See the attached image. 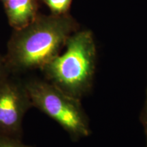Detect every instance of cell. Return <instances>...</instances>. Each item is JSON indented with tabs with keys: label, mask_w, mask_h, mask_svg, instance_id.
<instances>
[{
	"label": "cell",
	"mask_w": 147,
	"mask_h": 147,
	"mask_svg": "<svg viewBox=\"0 0 147 147\" xmlns=\"http://www.w3.org/2000/svg\"><path fill=\"white\" fill-rule=\"evenodd\" d=\"M78 27L76 21L65 14L38 15L26 27L14 29L5 55L12 73L41 69L60 54Z\"/></svg>",
	"instance_id": "6da1fadb"
},
{
	"label": "cell",
	"mask_w": 147,
	"mask_h": 147,
	"mask_svg": "<svg viewBox=\"0 0 147 147\" xmlns=\"http://www.w3.org/2000/svg\"><path fill=\"white\" fill-rule=\"evenodd\" d=\"M65 51L40 69L44 79L66 94L81 100L91 90L95 69L96 49L93 34L76 32L67 39Z\"/></svg>",
	"instance_id": "7a4b0ae2"
},
{
	"label": "cell",
	"mask_w": 147,
	"mask_h": 147,
	"mask_svg": "<svg viewBox=\"0 0 147 147\" xmlns=\"http://www.w3.org/2000/svg\"><path fill=\"white\" fill-rule=\"evenodd\" d=\"M24 82L33 107L56 121L72 140L89 136V121L80 100L66 94L44 78H31Z\"/></svg>",
	"instance_id": "3957f363"
},
{
	"label": "cell",
	"mask_w": 147,
	"mask_h": 147,
	"mask_svg": "<svg viewBox=\"0 0 147 147\" xmlns=\"http://www.w3.org/2000/svg\"><path fill=\"white\" fill-rule=\"evenodd\" d=\"M32 107L24 80L12 74L0 82V135L22 138L24 117Z\"/></svg>",
	"instance_id": "277c9868"
},
{
	"label": "cell",
	"mask_w": 147,
	"mask_h": 147,
	"mask_svg": "<svg viewBox=\"0 0 147 147\" xmlns=\"http://www.w3.org/2000/svg\"><path fill=\"white\" fill-rule=\"evenodd\" d=\"M4 5L9 24L14 29L26 27L38 16V0H10Z\"/></svg>",
	"instance_id": "5b68a950"
},
{
	"label": "cell",
	"mask_w": 147,
	"mask_h": 147,
	"mask_svg": "<svg viewBox=\"0 0 147 147\" xmlns=\"http://www.w3.org/2000/svg\"><path fill=\"white\" fill-rule=\"evenodd\" d=\"M50 8L52 14L62 15L67 14L72 0H42Z\"/></svg>",
	"instance_id": "8992f818"
},
{
	"label": "cell",
	"mask_w": 147,
	"mask_h": 147,
	"mask_svg": "<svg viewBox=\"0 0 147 147\" xmlns=\"http://www.w3.org/2000/svg\"><path fill=\"white\" fill-rule=\"evenodd\" d=\"M0 147H34L22 142L21 138L0 135Z\"/></svg>",
	"instance_id": "52a82bcc"
},
{
	"label": "cell",
	"mask_w": 147,
	"mask_h": 147,
	"mask_svg": "<svg viewBox=\"0 0 147 147\" xmlns=\"http://www.w3.org/2000/svg\"><path fill=\"white\" fill-rule=\"evenodd\" d=\"M13 74L9 67L5 55H0V82Z\"/></svg>",
	"instance_id": "ba28073f"
},
{
	"label": "cell",
	"mask_w": 147,
	"mask_h": 147,
	"mask_svg": "<svg viewBox=\"0 0 147 147\" xmlns=\"http://www.w3.org/2000/svg\"><path fill=\"white\" fill-rule=\"evenodd\" d=\"M142 123L144 127L145 134H146V147H147V101L146 106H145L144 111L142 114Z\"/></svg>",
	"instance_id": "9c48e42d"
},
{
	"label": "cell",
	"mask_w": 147,
	"mask_h": 147,
	"mask_svg": "<svg viewBox=\"0 0 147 147\" xmlns=\"http://www.w3.org/2000/svg\"><path fill=\"white\" fill-rule=\"evenodd\" d=\"M1 1H4V3H5V2H6V1H10V0H1Z\"/></svg>",
	"instance_id": "30bf717a"
}]
</instances>
